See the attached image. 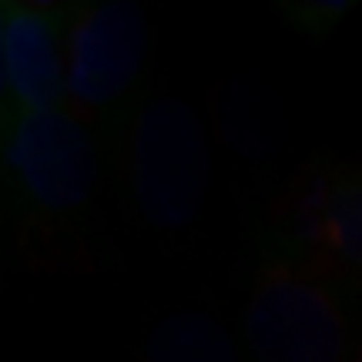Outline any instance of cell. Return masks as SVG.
I'll return each instance as SVG.
<instances>
[{"label": "cell", "instance_id": "cell-5", "mask_svg": "<svg viewBox=\"0 0 362 362\" xmlns=\"http://www.w3.org/2000/svg\"><path fill=\"white\" fill-rule=\"evenodd\" d=\"M282 248L285 262L362 282V175H312L288 208Z\"/></svg>", "mask_w": 362, "mask_h": 362}, {"label": "cell", "instance_id": "cell-2", "mask_svg": "<svg viewBox=\"0 0 362 362\" xmlns=\"http://www.w3.org/2000/svg\"><path fill=\"white\" fill-rule=\"evenodd\" d=\"M255 362H346L349 325L336 288L296 262H272L245 309Z\"/></svg>", "mask_w": 362, "mask_h": 362}, {"label": "cell", "instance_id": "cell-7", "mask_svg": "<svg viewBox=\"0 0 362 362\" xmlns=\"http://www.w3.org/2000/svg\"><path fill=\"white\" fill-rule=\"evenodd\" d=\"M148 362H238V349L218 319L198 309H181L151 329Z\"/></svg>", "mask_w": 362, "mask_h": 362}, {"label": "cell", "instance_id": "cell-3", "mask_svg": "<svg viewBox=\"0 0 362 362\" xmlns=\"http://www.w3.org/2000/svg\"><path fill=\"white\" fill-rule=\"evenodd\" d=\"M4 165L17 202L51 218L81 211L98 181L94 141L64 107L4 124Z\"/></svg>", "mask_w": 362, "mask_h": 362}, {"label": "cell", "instance_id": "cell-4", "mask_svg": "<svg viewBox=\"0 0 362 362\" xmlns=\"http://www.w3.org/2000/svg\"><path fill=\"white\" fill-rule=\"evenodd\" d=\"M67 98L81 111L115 107L141 74L148 21L131 0L88 7L67 30Z\"/></svg>", "mask_w": 362, "mask_h": 362}, {"label": "cell", "instance_id": "cell-1", "mask_svg": "<svg viewBox=\"0 0 362 362\" xmlns=\"http://www.w3.org/2000/svg\"><path fill=\"white\" fill-rule=\"evenodd\" d=\"M211 151L194 107L161 94L141 107L131 131V188L144 221L158 232L188 228L208 202Z\"/></svg>", "mask_w": 362, "mask_h": 362}, {"label": "cell", "instance_id": "cell-8", "mask_svg": "<svg viewBox=\"0 0 362 362\" xmlns=\"http://www.w3.org/2000/svg\"><path fill=\"white\" fill-rule=\"evenodd\" d=\"M352 362H362V346H359V352H356V359H352Z\"/></svg>", "mask_w": 362, "mask_h": 362}, {"label": "cell", "instance_id": "cell-6", "mask_svg": "<svg viewBox=\"0 0 362 362\" xmlns=\"http://www.w3.org/2000/svg\"><path fill=\"white\" fill-rule=\"evenodd\" d=\"M64 13L37 4H4L0 13V88L4 124L61 107L67 94V47H61Z\"/></svg>", "mask_w": 362, "mask_h": 362}]
</instances>
